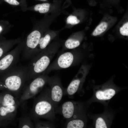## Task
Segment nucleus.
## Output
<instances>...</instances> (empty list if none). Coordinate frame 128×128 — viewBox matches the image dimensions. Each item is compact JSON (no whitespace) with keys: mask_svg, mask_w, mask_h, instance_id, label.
Masks as SVG:
<instances>
[{"mask_svg":"<svg viewBox=\"0 0 128 128\" xmlns=\"http://www.w3.org/2000/svg\"><path fill=\"white\" fill-rule=\"evenodd\" d=\"M19 99L7 90L0 92V121L2 127L15 123Z\"/></svg>","mask_w":128,"mask_h":128,"instance_id":"f257e3e1","label":"nucleus"},{"mask_svg":"<svg viewBox=\"0 0 128 128\" xmlns=\"http://www.w3.org/2000/svg\"><path fill=\"white\" fill-rule=\"evenodd\" d=\"M0 75V81L4 84L7 90L19 99V96L28 81L27 67L15 66Z\"/></svg>","mask_w":128,"mask_h":128,"instance_id":"f03ea898","label":"nucleus"},{"mask_svg":"<svg viewBox=\"0 0 128 128\" xmlns=\"http://www.w3.org/2000/svg\"><path fill=\"white\" fill-rule=\"evenodd\" d=\"M56 112L50 97L49 88L42 91L35 98L29 113L32 120L42 118L52 121L55 118Z\"/></svg>","mask_w":128,"mask_h":128,"instance_id":"7ed1b4c3","label":"nucleus"},{"mask_svg":"<svg viewBox=\"0 0 128 128\" xmlns=\"http://www.w3.org/2000/svg\"><path fill=\"white\" fill-rule=\"evenodd\" d=\"M57 51L55 49L46 48L33 57L27 67L28 81L44 74Z\"/></svg>","mask_w":128,"mask_h":128,"instance_id":"20e7f679","label":"nucleus"},{"mask_svg":"<svg viewBox=\"0 0 128 128\" xmlns=\"http://www.w3.org/2000/svg\"><path fill=\"white\" fill-rule=\"evenodd\" d=\"M49 77L44 74L31 80L22 91L19 98L20 104L33 97L41 91L47 83Z\"/></svg>","mask_w":128,"mask_h":128,"instance_id":"39448f33","label":"nucleus"},{"mask_svg":"<svg viewBox=\"0 0 128 128\" xmlns=\"http://www.w3.org/2000/svg\"><path fill=\"white\" fill-rule=\"evenodd\" d=\"M22 49L21 47H17L8 52L0 59V75L15 66L18 61Z\"/></svg>","mask_w":128,"mask_h":128,"instance_id":"423d86ee","label":"nucleus"},{"mask_svg":"<svg viewBox=\"0 0 128 128\" xmlns=\"http://www.w3.org/2000/svg\"><path fill=\"white\" fill-rule=\"evenodd\" d=\"M41 37L40 32L37 30L32 31L27 36L26 43V47L22 51L24 58H30L36 55Z\"/></svg>","mask_w":128,"mask_h":128,"instance_id":"0eeeda50","label":"nucleus"},{"mask_svg":"<svg viewBox=\"0 0 128 128\" xmlns=\"http://www.w3.org/2000/svg\"><path fill=\"white\" fill-rule=\"evenodd\" d=\"M47 83L50 87L49 93L50 99L56 108L57 105L61 101L64 95V90L60 79L57 77H49Z\"/></svg>","mask_w":128,"mask_h":128,"instance_id":"6e6552de","label":"nucleus"},{"mask_svg":"<svg viewBox=\"0 0 128 128\" xmlns=\"http://www.w3.org/2000/svg\"><path fill=\"white\" fill-rule=\"evenodd\" d=\"M74 59V56L71 52H67L64 53L59 56L57 60L48 67L46 71L69 68L72 65Z\"/></svg>","mask_w":128,"mask_h":128,"instance_id":"1a4fd4ad","label":"nucleus"},{"mask_svg":"<svg viewBox=\"0 0 128 128\" xmlns=\"http://www.w3.org/2000/svg\"><path fill=\"white\" fill-rule=\"evenodd\" d=\"M24 102L20 104L21 107V114L18 120V127L21 128H34L33 121L29 113L27 112V108Z\"/></svg>","mask_w":128,"mask_h":128,"instance_id":"9d476101","label":"nucleus"},{"mask_svg":"<svg viewBox=\"0 0 128 128\" xmlns=\"http://www.w3.org/2000/svg\"><path fill=\"white\" fill-rule=\"evenodd\" d=\"M115 91L112 89H109L103 91H99L96 93L97 98L100 100H106L111 99L115 95Z\"/></svg>","mask_w":128,"mask_h":128,"instance_id":"9b49d317","label":"nucleus"},{"mask_svg":"<svg viewBox=\"0 0 128 128\" xmlns=\"http://www.w3.org/2000/svg\"><path fill=\"white\" fill-rule=\"evenodd\" d=\"M85 125L82 119L73 118L67 120L65 127L67 128H82Z\"/></svg>","mask_w":128,"mask_h":128,"instance_id":"f8f14e48","label":"nucleus"},{"mask_svg":"<svg viewBox=\"0 0 128 128\" xmlns=\"http://www.w3.org/2000/svg\"><path fill=\"white\" fill-rule=\"evenodd\" d=\"M50 39V36L49 34H46L43 37H41L38 45L39 48L37 50V54L46 48Z\"/></svg>","mask_w":128,"mask_h":128,"instance_id":"ddd939ff","label":"nucleus"},{"mask_svg":"<svg viewBox=\"0 0 128 128\" xmlns=\"http://www.w3.org/2000/svg\"><path fill=\"white\" fill-rule=\"evenodd\" d=\"M34 124V128H54L53 124L48 122L42 121L37 119L33 120Z\"/></svg>","mask_w":128,"mask_h":128,"instance_id":"4468645a","label":"nucleus"},{"mask_svg":"<svg viewBox=\"0 0 128 128\" xmlns=\"http://www.w3.org/2000/svg\"><path fill=\"white\" fill-rule=\"evenodd\" d=\"M50 4L48 3H44L37 4L34 7V10L39 11L41 13L47 12L49 10Z\"/></svg>","mask_w":128,"mask_h":128,"instance_id":"2eb2a0df","label":"nucleus"},{"mask_svg":"<svg viewBox=\"0 0 128 128\" xmlns=\"http://www.w3.org/2000/svg\"><path fill=\"white\" fill-rule=\"evenodd\" d=\"M80 44L78 40L72 38L68 39L65 41V47L69 49H72L78 46Z\"/></svg>","mask_w":128,"mask_h":128,"instance_id":"dca6fc26","label":"nucleus"},{"mask_svg":"<svg viewBox=\"0 0 128 128\" xmlns=\"http://www.w3.org/2000/svg\"><path fill=\"white\" fill-rule=\"evenodd\" d=\"M108 27L107 23L105 22L101 23L96 27L93 33L94 36L99 35L105 31Z\"/></svg>","mask_w":128,"mask_h":128,"instance_id":"f3484780","label":"nucleus"},{"mask_svg":"<svg viewBox=\"0 0 128 128\" xmlns=\"http://www.w3.org/2000/svg\"><path fill=\"white\" fill-rule=\"evenodd\" d=\"M96 128H107V126L103 119L101 117L97 118L96 121Z\"/></svg>","mask_w":128,"mask_h":128,"instance_id":"a211bd4d","label":"nucleus"},{"mask_svg":"<svg viewBox=\"0 0 128 128\" xmlns=\"http://www.w3.org/2000/svg\"><path fill=\"white\" fill-rule=\"evenodd\" d=\"M10 48V46L5 44L0 45V59L8 52Z\"/></svg>","mask_w":128,"mask_h":128,"instance_id":"6ab92c4d","label":"nucleus"},{"mask_svg":"<svg viewBox=\"0 0 128 128\" xmlns=\"http://www.w3.org/2000/svg\"><path fill=\"white\" fill-rule=\"evenodd\" d=\"M80 22V20L74 16L70 15L67 18V22L68 24L75 25L79 23Z\"/></svg>","mask_w":128,"mask_h":128,"instance_id":"aec40b11","label":"nucleus"},{"mask_svg":"<svg viewBox=\"0 0 128 128\" xmlns=\"http://www.w3.org/2000/svg\"><path fill=\"white\" fill-rule=\"evenodd\" d=\"M120 32L122 35L123 36L128 35V23L127 22L120 29Z\"/></svg>","mask_w":128,"mask_h":128,"instance_id":"412c9836","label":"nucleus"},{"mask_svg":"<svg viewBox=\"0 0 128 128\" xmlns=\"http://www.w3.org/2000/svg\"><path fill=\"white\" fill-rule=\"evenodd\" d=\"M4 0L10 5H17L19 4V3L16 0Z\"/></svg>","mask_w":128,"mask_h":128,"instance_id":"4be33fe9","label":"nucleus"},{"mask_svg":"<svg viewBox=\"0 0 128 128\" xmlns=\"http://www.w3.org/2000/svg\"><path fill=\"white\" fill-rule=\"evenodd\" d=\"M7 90L4 84L0 81V91H3Z\"/></svg>","mask_w":128,"mask_h":128,"instance_id":"5701e85b","label":"nucleus"},{"mask_svg":"<svg viewBox=\"0 0 128 128\" xmlns=\"http://www.w3.org/2000/svg\"><path fill=\"white\" fill-rule=\"evenodd\" d=\"M2 29V27L0 26V33L1 32Z\"/></svg>","mask_w":128,"mask_h":128,"instance_id":"b1692460","label":"nucleus"},{"mask_svg":"<svg viewBox=\"0 0 128 128\" xmlns=\"http://www.w3.org/2000/svg\"><path fill=\"white\" fill-rule=\"evenodd\" d=\"M2 127V125L1 123V122L0 121V127Z\"/></svg>","mask_w":128,"mask_h":128,"instance_id":"393cba45","label":"nucleus"},{"mask_svg":"<svg viewBox=\"0 0 128 128\" xmlns=\"http://www.w3.org/2000/svg\"><path fill=\"white\" fill-rule=\"evenodd\" d=\"M41 0V1H46L47 0Z\"/></svg>","mask_w":128,"mask_h":128,"instance_id":"a878e982","label":"nucleus"}]
</instances>
